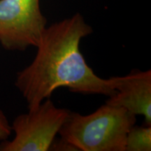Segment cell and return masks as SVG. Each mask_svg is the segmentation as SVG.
Instances as JSON below:
<instances>
[{
    "label": "cell",
    "instance_id": "3",
    "mask_svg": "<svg viewBox=\"0 0 151 151\" xmlns=\"http://www.w3.org/2000/svg\"><path fill=\"white\" fill-rule=\"evenodd\" d=\"M71 111L55 106L45 99L27 113L19 115L13 122L15 137L0 144V151H47L65 123Z\"/></svg>",
    "mask_w": 151,
    "mask_h": 151
},
{
    "label": "cell",
    "instance_id": "4",
    "mask_svg": "<svg viewBox=\"0 0 151 151\" xmlns=\"http://www.w3.org/2000/svg\"><path fill=\"white\" fill-rule=\"evenodd\" d=\"M46 22L39 0H0V43L6 50L37 47Z\"/></svg>",
    "mask_w": 151,
    "mask_h": 151
},
{
    "label": "cell",
    "instance_id": "6",
    "mask_svg": "<svg viewBox=\"0 0 151 151\" xmlns=\"http://www.w3.org/2000/svg\"><path fill=\"white\" fill-rule=\"evenodd\" d=\"M150 125H134L128 132L126 141L125 151H150Z\"/></svg>",
    "mask_w": 151,
    "mask_h": 151
},
{
    "label": "cell",
    "instance_id": "2",
    "mask_svg": "<svg viewBox=\"0 0 151 151\" xmlns=\"http://www.w3.org/2000/svg\"><path fill=\"white\" fill-rule=\"evenodd\" d=\"M136 116L122 107L106 103L94 112H71L58 133L76 150L125 151L128 132Z\"/></svg>",
    "mask_w": 151,
    "mask_h": 151
},
{
    "label": "cell",
    "instance_id": "1",
    "mask_svg": "<svg viewBox=\"0 0 151 151\" xmlns=\"http://www.w3.org/2000/svg\"><path fill=\"white\" fill-rule=\"evenodd\" d=\"M92 32V27L79 14L46 27L35 58L17 73L15 83L28 109L49 99L60 88L84 94L111 97L116 93L114 77L98 76L80 51L81 39Z\"/></svg>",
    "mask_w": 151,
    "mask_h": 151
},
{
    "label": "cell",
    "instance_id": "5",
    "mask_svg": "<svg viewBox=\"0 0 151 151\" xmlns=\"http://www.w3.org/2000/svg\"><path fill=\"white\" fill-rule=\"evenodd\" d=\"M113 77L116 93L106 104L122 107L136 116H143L147 125H151V71H134Z\"/></svg>",
    "mask_w": 151,
    "mask_h": 151
},
{
    "label": "cell",
    "instance_id": "7",
    "mask_svg": "<svg viewBox=\"0 0 151 151\" xmlns=\"http://www.w3.org/2000/svg\"><path fill=\"white\" fill-rule=\"evenodd\" d=\"M12 129L8 119L0 109V140H6L11 135Z\"/></svg>",
    "mask_w": 151,
    "mask_h": 151
}]
</instances>
